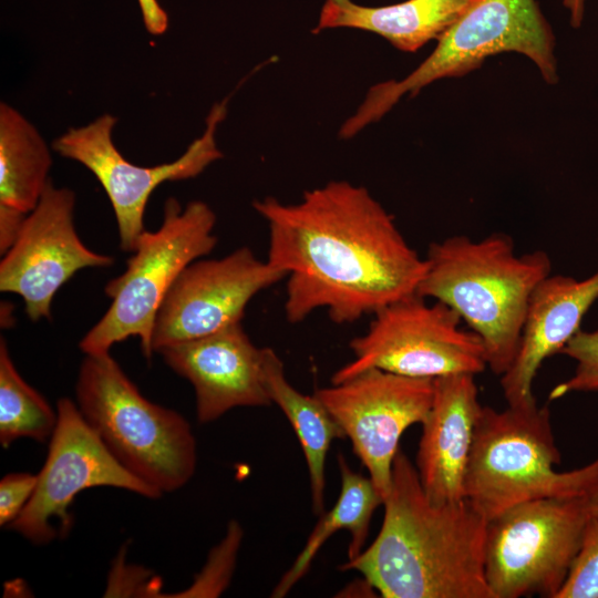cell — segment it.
<instances>
[{
    "instance_id": "4316f807",
    "label": "cell",
    "mask_w": 598,
    "mask_h": 598,
    "mask_svg": "<svg viewBox=\"0 0 598 598\" xmlns=\"http://www.w3.org/2000/svg\"><path fill=\"white\" fill-rule=\"evenodd\" d=\"M25 213L16 208L0 204V254L4 255L18 238L23 223L27 218Z\"/></svg>"
},
{
    "instance_id": "d6986e66",
    "label": "cell",
    "mask_w": 598,
    "mask_h": 598,
    "mask_svg": "<svg viewBox=\"0 0 598 598\" xmlns=\"http://www.w3.org/2000/svg\"><path fill=\"white\" fill-rule=\"evenodd\" d=\"M264 380L271 403L279 406L301 445L308 467L312 511L323 513L326 461L331 442L344 437L322 402L293 388L286 378L281 359L271 348H262Z\"/></svg>"
},
{
    "instance_id": "e0dca14e",
    "label": "cell",
    "mask_w": 598,
    "mask_h": 598,
    "mask_svg": "<svg viewBox=\"0 0 598 598\" xmlns=\"http://www.w3.org/2000/svg\"><path fill=\"white\" fill-rule=\"evenodd\" d=\"M598 300V271L585 279L548 275L535 288L527 308L519 348L501 377L507 404L535 400L533 383L543 362L560 353L580 330L581 320Z\"/></svg>"
},
{
    "instance_id": "7402d4cb",
    "label": "cell",
    "mask_w": 598,
    "mask_h": 598,
    "mask_svg": "<svg viewBox=\"0 0 598 598\" xmlns=\"http://www.w3.org/2000/svg\"><path fill=\"white\" fill-rule=\"evenodd\" d=\"M58 413L18 372L7 342L0 340V444L9 447L19 439L49 442Z\"/></svg>"
},
{
    "instance_id": "9c48e42d",
    "label": "cell",
    "mask_w": 598,
    "mask_h": 598,
    "mask_svg": "<svg viewBox=\"0 0 598 598\" xmlns=\"http://www.w3.org/2000/svg\"><path fill=\"white\" fill-rule=\"evenodd\" d=\"M372 316L368 330L350 342L353 360L334 372L331 383L371 368L426 379L476 375L487 368L480 337L462 328L458 313L441 301L415 292Z\"/></svg>"
},
{
    "instance_id": "f1b7e54d",
    "label": "cell",
    "mask_w": 598,
    "mask_h": 598,
    "mask_svg": "<svg viewBox=\"0 0 598 598\" xmlns=\"http://www.w3.org/2000/svg\"><path fill=\"white\" fill-rule=\"evenodd\" d=\"M586 0H564L565 8L569 10L570 23L574 28H578L584 19Z\"/></svg>"
},
{
    "instance_id": "83f0119b",
    "label": "cell",
    "mask_w": 598,
    "mask_h": 598,
    "mask_svg": "<svg viewBox=\"0 0 598 598\" xmlns=\"http://www.w3.org/2000/svg\"><path fill=\"white\" fill-rule=\"evenodd\" d=\"M138 3L147 31L152 34L164 33L168 19L157 0H138Z\"/></svg>"
},
{
    "instance_id": "44dd1931",
    "label": "cell",
    "mask_w": 598,
    "mask_h": 598,
    "mask_svg": "<svg viewBox=\"0 0 598 598\" xmlns=\"http://www.w3.org/2000/svg\"><path fill=\"white\" fill-rule=\"evenodd\" d=\"M52 165L50 150L18 110L0 104V204L29 214L38 205Z\"/></svg>"
},
{
    "instance_id": "30bf717a",
    "label": "cell",
    "mask_w": 598,
    "mask_h": 598,
    "mask_svg": "<svg viewBox=\"0 0 598 598\" xmlns=\"http://www.w3.org/2000/svg\"><path fill=\"white\" fill-rule=\"evenodd\" d=\"M58 422L34 492L8 527L35 545L65 537L75 496L92 487H115L146 498L162 494L130 473L106 448L80 413L75 401L61 398Z\"/></svg>"
},
{
    "instance_id": "5b68a950",
    "label": "cell",
    "mask_w": 598,
    "mask_h": 598,
    "mask_svg": "<svg viewBox=\"0 0 598 598\" xmlns=\"http://www.w3.org/2000/svg\"><path fill=\"white\" fill-rule=\"evenodd\" d=\"M75 403L118 463L162 495L192 480L197 448L189 423L144 398L110 352L85 354Z\"/></svg>"
},
{
    "instance_id": "6da1fadb",
    "label": "cell",
    "mask_w": 598,
    "mask_h": 598,
    "mask_svg": "<svg viewBox=\"0 0 598 598\" xmlns=\"http://www.w3.org/2000/svg\"><path fill=\"white\" fill-rule=\"evenodd\" d=\"M252 206L269 229L266 260L286 274L289 322L324 309L350 323L416 292L425 259L367 188L331 181L296 204L266 197Z\"/></svg>"
},
{
    "instance_id": "ffe728a7",
    "label": "cell",
    "mask_w": 598,
    "mask_h": 598,
    "mask_svg": "<svg viewBox=\"0 0 598 598\" xmlns=\"http://www.w3.org/2000/svg\"><path fill=\"white\" fill-rule=\"evenodd\" d=\"M341 489L334 506L322 514L310 533L301 551L271 591V597H285L305 577L322 545L338 530L350 534L348 560L357 557L367 540L370 522L375 508L383 504L370 477L350 468L344 456L338 454Z\"/></svg>"
},
{
    "instance_id": "3957f363",
    "label": "cell",
    "mask_w": 598,
    "mask_h": 598,
    "mask_svg": "<svg viewBox=\"0 0 598 598\" xmlns=\"http://www.w3.org/2000/svg\"><path fill=\"white\" fill-rule=\"evenodd\" d=\"M424 259L416 293L455 310L482 340L487 368L502 377L517 354L530 297L551 274L549 255L518 254L509 235L493 233L435 241Z\"/></svg>"
},
{
    "instance_id": "d4e9b609",
    "label": "cell",
    "mask_w": 598,
    "mask_h": 598,
    "mask_svg": "<svg viewBox=\"0 0 598 598\" xmlns=\"http://www.w3.org/2000/svg\"><path fill=\"white\" fill-rule=\"evenodd\" d=\"M556 598H598V517H589L577 556Z\"/></svg>"
},
{
    "instance_id": "ac0fdd59",
    "label": "cell",
    "mask_w": 598,
    "mask_h": 598,
    "mask_svg": "<svg viewBox=\"0 0 598 598\" xmlns=\"http://www.w3.org/2000/svg\"><path fill=\"white\" fill-rule=\"evenodd\" d=\"M473 0H405L365 7L352 0H324L313 33L351 28L375 33L403 52H416L437 40Z\"/></svg>"
},
{
    "instance_id": "484cf974",
    "label": "cell",
    "mask_w": 598,
    "mask_h": 598,
    "mask_svg": "<svg viewBox=\"0 0 598 598\" xmlns=\"http://www.w3.org/2000/svg\"><path fill=\"white\" fill-rule=\"evenodd\" d=\"M38 483V475L10 473L0 481V525L9 526L29 503Z\"/></svg>"
},
{
    "instance_id": "603a6c76",
    "label": "cell",
    "mask_w": 598,
    "mask_h": 598,
    "mask_svg": "<svg viewBox=\"0 0 598 598\" xmlns=\"http://www.w3.org/2000/svg\"><path fill=\"white\" fill-rule=\"evenodd\" d=\"M243 535L244 530L239 523L236 520L230 522L225 537L212 549L203 570L197 575L193 585L177 596H220L233 577Z\"/></svg>"
},
{
    "instance_id": "277c9868",
    "label": "cell",
    "mask_w": 598,
    "mask_h": 598,
    "mask_svg": "<svg viewBox=\"0 0 598 598\" xmlns=\"http://www.w3.org/2000/svg\"><path fill=\"white\" fill-rule=\"evenodd\" d=\"M550 411L537 400L482 406L465 475V499L489 520L524 502L576 497L598 485V457L567 472L560 464Z\"/></svg>"
},
{
    "instance_id": "2e32d148",
    "label": "cell",
    "mask_w": 598,
    "mask_h": 598,
    "mask_svg": "<svg viewBox=\"0 0 598 598\" xmlns=\"http://www.w3.org/2000/svg\"><path fill=\"white\" fill-rule=\"evenodd\" d=\"M482 406L474 374L434 379L414 465L425 494L436 504L465 499L466 468Z\"/></svg>"
},
{
    "instance_id": "ba28073f",
    "label": "cell",
    "mask_w": 598,
    "mask_h": 598,
    "mask_svg": "<svg viewBox=\"0 0 598 598\" xmlns=\"http://www.w3.org/2000/svg\"><path fill=\"white\" fill-rule=\"evenodd\" d=\"M586 495L524 502L487 520L484 574L493 598H556L589 519Z\"/></svg>"
},
{
    "instance_id": "7c38bea8",
    "label": "cell",
    "mask_w": 598,
    "mask_h": 598,
    "mask_svg": "<svg viewBox=\"0 0 598 598\" xmlns=\"http://www.w3.org/2000/svg\"><path fill=\"white\" fill-rule=\"evenodd\" d=\"M351 441L354 454L384 499L403 433L431 409L434 379L371 368L313 393Z\"/></svg>"
},
{
    "instance_id": "4fadbf2b",
    "label": "cell",
    "mask_w": 598,
    "mask_h": 598,
    "mask_svg": "<svg viewBox=\"0 0 598 598\" xmlns=\"http://www.w3.org/2000/svg\"><path fill=\"white\" fill-rule=\"evenodd\" d=\"M75 194L48 183L38 205L0 262V290L19 295L32 321L51 318L55 292L83 268L110 267L114 258L89 249L74 226Z\"/></svg>"
},
{
    "instance_id": "8fae6325",
    "label": "cell",
    "mask_w": 598,
    "mask_h": 598,
    "mask_svg": "<svg viewBox=\"0 0 598 598\" xmlns=\"http://www.w3.org/2000/svg\"><path fill=\"white\" fill-rule=\"evenodd\" d=\"M226 111V101L214 104L203 135L177 159L156 166H138L125 159L112 138L117 118L107 113L85 126L69 128L53 141L52 148L79 162L97 178L115 214L120 247L133 251L145 230L144 212L153 190L167 181L196 177L223 157L215 133Z\"/></svg>"
},
{
    "instance_id": "52a82bcc",
    "label": "cell",
    "mask_w": 598,
    "mask_h": 598,
    "mask_svg": "<svg viewBox=\"0 0 598 598\" xmlns=\"http://www.w3.org/2000/svg\"><path fill=\"white\" fill-rule=\"evenodd\" d=\"M215 224L216 215L205 202L192 200L182 208L176 198H167L159 228L144 230L126 270L105 285L112 303L80 341L82 352L109 353L116 342L136 337L151 359L159 307L181 272L215 248Z\"/></svg>"
},
{
    "instance_id": "cb8c5ba5",
    "label": "cell",
    "mask_w": 598,
    "mask_h": 598,
    "mask_svg": "<svg viewBox=\"0 0 598 598\" xmlns=\"http://www.w3.org/2000/svg\"><path fill=\"white\" fill-rule=\"evenodd\" d=\"M560 353L574 360L576 367L567 380L553 388L549 399L580 392L598 394V329L578 330Z\"/></svg>"
},
{
    "instance_id": "5bb4252c",
    "label": "cell",
    "mask_w": 598,
    "mask_h": 598,
    "mask_svg": "<svg viewBox=\"0 0 598 598\" xmlns=\"http://www.w3.org/2000/svg\"><path fill=\"white\" fill-rule=\"evenodd\" d=\"M286 274L248 247L219 259L195 260L175 280L154 323L152 347L161 349L241 322L248 302Z\"/></svg>"
},
{
    "instance_id": "f546056e",
    "label": "cell",
    "mask_w": 598,
    "mask_h": 598,
    "mask_svg": "<svg viewBox=\"0 0 598 598\" xmlns=\"http://www.w3.org/2000/svg\"><path fill=\"white\" fill-rule=\"evenodd\" d=\"M586 507L589 517H598V485L586 495Z\"/></svg>"
},
{
    "instance_id": "8992f818",
    "label": "cell",
    "mask_w": 598,
    "mask_h": 598,
    "mask_svg": "<svg viewBox=\"0 0 598 598\" xmlns=\"http://www.w3.org/2000/svg\"><path fill=\"white\" fill-rule=\"evenodd\" d=\"M436 41L432 53L405 78L372 85L340 127L339 137H354L404 95L413 97L437 80L464 76L499 53L523 54L548 84L558 81L555 37L536 0H473Z\"/></svg>"
},
{
    "instance_id": "9a60e30c",
    "label": "cell",
    "mask_w": 598,
    "mask_h": 598,
    "mask_svg": "<svg viewBox=\"0 0 598 598\" xmlns=\"http://www.w3.org/2000/svg\"><path fill=\"white\" fill-rule=\"evenodd\" d=\"M157 353L194 386L200 423L235 408L272 404L264 380L262 348L250 341L241 322Z\"/></svg>"
},
{
    "instance_id": "7a4b0ae2",
    "label": "cell",
    "mask_w": 598,
    "mask_h": 598,
    "mask_svg": "<svg viewBox=\"0 0 598 598\" xmlns=\"http://www.w3.org/2000/svg\"><path fill=\"white\" fill-rule=\"evenodd\" d=\"M381 529L347 560L384 598H493L484 574L487 520L466 501L436 504L400 448Z\"/></svg>"
}]
</instances>
